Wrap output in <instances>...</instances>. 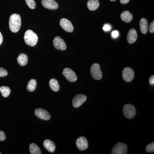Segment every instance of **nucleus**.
Segmentation results:
<instances>
[{"label": "nucleus", "mask_w": 154, "mask_h": 154, "mask_svg": "<svg viewBox=\"0 0 154 154\" xmlns=\"http://www.w3.org/2000/svg\"><path fill=\"white\" fill-rule=\"evenodd\" d=\"M21 18L19 14H13L9 19V27L13 33H17L21 28Z\"/></svg>", "instance_id": "1"}, {"label": "nucleus", "mask_w": 154, "mask_h": 154, "mask_svg": "<svg viewBox=\"0 0 154 154\" xmlns=\"http://www.w3.org/2000/svg\"><path fill=\"white\" fill-rule=\"evenodd\" d=\"M24 40L28 45L35 46L38 42V36L32 30H28L25 33Z\"/></svg>", "instance_id": "2"}, {"label": "nucleus", "mask_w": 154, "mask_h": 154, "mask_svg": "<svg viewBox=\"0 0 154 154\" xmlns=\"http://www.w3.org/2000/svg\"><path fill=\"white\" fill-rule=\"evenodd\" d=\"M123 113L126 118L131 119L135 116L136 110L134 105L131 104H126L123 107Z\"/></svg>", "instance_id": "3"}, {"label": "nucleus", "mask_w": 154, "mask_h": 154, "mask_svg": "<svg viewBox=\"0 0 154 154\" xmlns=\"http://www.w3.org/2000/svg\"><path fill=\"white\" fill-rule=\"evenodd\" d=\"M128 152V147L126 144L118 143L113 147L111 151L112 154H126Z\"/></svg>", "instance_id": "4"}, {"label": "nucleus", "mask_w": 154, "mask_h": 154, "mask_svg": "<svg viewBox=\"0 0 154 154\" xmlns=\"http://www.w3.org/2000/svg\"><path fill=\"white\" fill-rule=\"evenodd\" d=\"M91 76L94 79L99 80L102 79V73L99 64L94 63L91 66Z\"/></svg>", "instance_id": "5"}, {"label": "nucleus", "mask_w": 154, "mask_h": 154, "mask_svg": "<svg viewBox=\"0 0 154 154\" xmlns=\"http://www.w3.org/2000/svg\"><path fill=\"white\" fill-rule=\"evenodd\" d=\"M122 78L127 82H130L133 80L134 77V72L131 68L127 67L122 71Z\"/></svg>", "instance_id": "6"}, {"label": "nucleus", "mask_w": 154, "mask_h": 154, "mask_svg": "<svg viewBox=\"0 0 154 154\" xmlns=\"http://www.w3.org/2000/svg\"><path fill=\"white\" fill-rule=\"evenodd\" d=\"M63 74L66 79L71 82H74L78 79L75 73L71 69L66 68L64 69Z\"/></svg>", "instance_id": "7"}, {"label": "nucleus", "mask_w": 154, "mask_h": 154, "mask_svg": "<svg viewBox=\"0 0 154 154\" xmlns=\"http://www.w3.org/2000/svg\"><path fill=\"white\" fill-rule=\"evenodd\" d=\"M87 96L84 94H78L74 97L72 100V105L75 108L81 106L87 100Z\"/></svg>", "instance_id": "8"}, {"label": "nucleus", "mask_w": 154, "mask_h": 154, "mask_svg": "<svg viewBox=\"0 0 154 154\" xmlns=\"http://www.w3.org/2000/svg\"><path fill=\"white\" fill-rule=\"evenodd\" d=\"M54 46L56 49L64 51L66 49V45L64 41L60 36L55 37L53 41Z\"/></svg>", "instance_id": "9"}, {"label": "nucleus", "mask_w": 154, "mask_h": 154, "mask_svg": "<svg viewBox=\"0 0 154 154\" xmlns=\"http://www.w3.org/2000/svg\"><path fill=\"white\" fill-rule=\"evenodd\" d=\"M35 115L38 118L44 120H49L51 118V115L48 111L42 109L37 108L34 111Z\"/></svg>", "instance_id": "10"}, {"label": "nucleus", "mask_w": 154, "mask_h": 154, "mask_svg": "<svg viewBox=\"0 0 154 154\" xmlns=\"http://www.w3.org/2000/svg\"><path fill=\"white\" fill-rule=\"evenodd\" d=\"M60 25L65 31L67 32H72L74 27L70 21L68 19L63 18L60 20Z\"/></svg>", "instance_id": "11"}, {"label": "nucleus", "mask_w": 154, "mask_h": 154, "mask_svg": "<svg viewBox=\"0 0 154 154\" xmlns=\"http://www.w3.org/2000/svg\"><path fill=\"white\" fill-rule=\"evenodd\" d=\"M42 5L45 8L55 10L58 8V5L55 0H42Z\"/></svg>", "instance_id": "12"}, {"label": "nucleus", "mask_w": 154, "mask_h": 154, "mask_svg": "<svg viewBox=\"0 0 154 154\" xmlns=\"http://www.w3.org/2000/svg\"><path fill=\"white\" fill-rule=\"evenodd\" d=\"M76 144L78 149L81 151H84L88 147V141L86 137H81L77 140Z\"/></svg>", "instance_id": "13"}, {"label": "nucleus", "mask_w": 154, "mask_h": 154, "mask_svg": "<svg viewBox=\"0 0 154 154\" xmlns=\"http://www.w3.org/2000/svg\"><path fill=\"white\" fill-rule=\"evenodd\" d=\"M137 38V33L135 29L132 28L128 31L127 34V41L129 44H133L136 41Z\"/></svg>", "instance_id": "14"}, {"label": "nucleus", "mask_w": 154, "mask_h": 154, "mask_svg": "<svg viewBox=\"0 0 154 154\" xmlns=\"http://www.w3.org/2000/svg\"><path fill=\"white\" fill-rule=\"evenodd\" d=\"M140 28L141 32L143 34H146L148 31L149 24L146 18H142L140 21Z\"/></svg>", "instance_id": "15"}, {"label": "nucleus", "mask_w": 154, "mask_h": 154, "mask_svg": "<svg viewBox=\"0 0 154 154\" xmlns=\"http://www.w3.org/2000/svg\"><path fill=\"white\" fill-rule=\"evenodd\" d=\"M43 146L45 148L50 152H53L56 149L55 143L52 141L50 140L47 139L45 140L43 142Z\"/></svg>", "instance_id": "16"}, {"label": "nucleus", "mask_w": 154, "mask_h": 154, "mask_svg": "<svg viewBox=\"0 0 154 154\" xmlns=\"http://www.w3.org/2000/svg\"><path fill=\"white\" fill-rule=\"evenodd\" d=\"M133 15L128 11H124L120 15V18L123 22L130 23L133 19Z\"/></svg>", "instance_id": "17"}, {"label": "nucleus", "mask_w": 154, "mask_h": 154, "mask_svg": "<svg viewBox=\"0 0 154 154\" xmlns=\"http://www.w3.org/2000/svg\"><path fill=\"white\" fill-rule=\"evenodd\" d=\"M100 4L98 0H89L87 2V7L90 11H96L99 8Z\"/></svg>", "instance_id": "18"}, {"label": "nucleus", "mask_w": 154, "mask_h": 154, "mask_svg": "<svg viewBox=\"0 0 154 154\" xmlns=\"http://www.w3.org/2000/svg\"><path fill=\"white\" fill-rule=\"evenodd\" d=\"M18 63L21 66H25L28 64V56L25 54H21L17 59Z\"/></svg>", "instance_id": "19"}, {"label": "nucleus", "mask_w": 154, "mask_h": 154, "mask_svg": "<svg viewBox=\"0 0 154 154\" xmlns=\"http://www.w3.org/2000/svg\"><path fill=\"white\" fill-rule=\"evenodd\" d=\"M49 86L52 91L54 92H57L59 91V85L57 80L55 79H52L50 80L49 82Z\"/></svg>", "instance_id": "20"}, {"label": "nucleus", "mask_w": 154, "mask_h": 154, "mask_svg": "<svg viewBox=\"0 0 154 154\" xmlns=\"http://www.w3.org/2000/svg\"><path fill=\"white\" fill-rule=\"evenodd\" d=\"M29 150L32 154H41V150L36 144L32 143L29 146Z\"/></svg>", "instance_id": "21"}, {"label": "nucleus", "mask_w": 154, "mask_h": 154, "mask_svg": "<svg viewBox=\"0 0 154 154\" xmlns=\"http://www.w3.org/2000/svg\"><path fill=\"white\" fill-rule=\"evenodd\" d=\"M37 82L35 79H31L29 81L27 85V90L29 92H33L36 89Z\"/></svg>", "instance_id": "22"}, {"label": "nucleus", "mask_w": 154, "mask_h": 154, "mask_svg": "<svg viewBox=\"0 0 154 154\" xmlns=\"http://www.w3.org/2000/svg\"><path fill=\"white\" fill-rule=\"evenodd\" d=\"M0 92L4 97L7 98L11 93V89L7 86H2L0 88Z\"/></svg>", "instance_id": "23"}, {"label": "nucleus", "mask_w": 154, "mask_h": 154, "mask_svg": "<svg viewBox=\"0 0 154 154\" xmlns=\"http://www.w3.org/2000/svg\"><path fill=\"white\" fill-rule=\"evenodd\" d=\"M27 5L31 9H34L36 8V4L34 0H25Z\"/></svg>", "instance_id": "24"}, {"label": "nucleus", "mask_w": 154, "mask_h": 154, "mask_svg": "<svg viewBox=\"0 0 154 154\" xmlns=\"http://www.w3.org/2000/svg\"><path fill=\"white\" fill-rule=\"evenodd\" d=\"M146 150L147 152H154V143H152L149 144L146 147Z\"/></svg>", "instance_id": "25"}, {"label": "nucleus", "mask_w": 154, "mask_h": 154, "mask_svg": "<svg viewBox=\"0 0 154 154\" xmlns=\"http://www.w3.org/2000/svg\"><path fill=\"white\" fill-rule=\"evenodd\" d=\"M8 75V72L5 69L0 67V77L6 76Z\"/></svg>", "instance_id": "26"}, {"label": "nucleus", "mask_w": 154, "mask_h": 154, "mask_svg": "<svg viewBox=\"0 0 154 154\" xmlns=\"http://www.w3.org/2000/svg\"><path fill=\"white\" fill-rule=\"evenodd\" d=\"M6 135L4 131H0V141H3L5 140Z\"/></svg>", "instance_id": "27"}, {"label": "nucleus", "mask_w": 154, "mask_h": 154, "mask_svg": "<svg viewBox=\"0 0 154 154\" xmlns=\"http://www.w3.org/2000/svg\"><path fill=\"white\" fill-rule=\"evenodd\" d=\"M149 31L150 33H154V21H153L150 24L149 26Z\"/></svg>", "instance_id": "28"}, {"label": "nucleus", "mask_w": 154, "mask_h": 154, "mask_svg": "<svg viewBox=\"0 0 154 154\" xmlns=\"http://www.w3.org/2000/svg\"><path fill=\"white\" fill-rule=\"evenodd\" d=\"M119 35V33L118 31L117 30H114L111 33V36L113 38H117L118 37Z\"/></svg>", "instance_id": "29"}, {"label": "nucleus", "mask_w": 154, "mask_h": 154, "mask_svg": "<svg viewBox=\"0 0 154 154\" xmlns=\"http://www.w3.org/2000/svg\"><path fill=\"white\" fill-rule=\"evenodd\" d=\"M103 28L104 31H109L111 30V27L110 25H108V24H106V25H104Z\"/></svg>", "instance_id": "30"}, {"label": "nucleus", "mask_w": 154, "mask_h": 154, "mask_svg": "<svg viewBox=\"0 0 154 154\" xmlns=\"http://www.w3.org/2000/svg\"><path fill=\"white\" fill-rule=\"evenodd\" d=\"M149 82L150 85H154V76L152 75L150 77L149 79Z\"/></svg>", "instance_id": "31"}, {"label": "nucleus", "mask_w": 154, "mask_h": 154, "mask_svg": "<svg viewBox=\"0 0 154 154\" xmlns=\"http://www.w3.org/2000/svg\"><path fill=\"white\" fill-rule=\"evenodd\" d=\"M130 0H120V3L123 5L128 4Z\"/></svg>", "instance_id": "32"}, {"label": "nucleus", "mask_w": 154, "mask_h": 154, "mask_svg": "<svg viewBox=\"0 0 154 154\" xmlns=\"http://www.w3.org/2000/svg\"><path fill=\"white\" fill-rule=\"evenodd\" d=\"M3 41V37L2 33L0 32V45L2 43Z\"/></svg>", "instance_id": "33"}, {"label": "nucleus", "mask_w": 154, "mask_h": 154, "mask_svg": "<svg viewBox=\"0 0 154 154\" xmlns=\"http://www.w3.org/2000/svg\"><path fill=\"white\" fill-rule=\"evenodd\" d=\"M111 2H115V1H116V0H110Z\"/></svg>", "instance_id": "34"}, {"label": "nucleus", "mask_w": 154, "mask_h": 154, "mask_svg": "<svg viewBox=\"0 0 154 154\" xmlns=\"http://www.w3.org/2000/svg\"><path fill=\"white\" fill-rule=\"evenodd\" d=\"M2 154V153L1 152H0V154Z\"/></svg>", "instance_id": "35"}]
</instances>
